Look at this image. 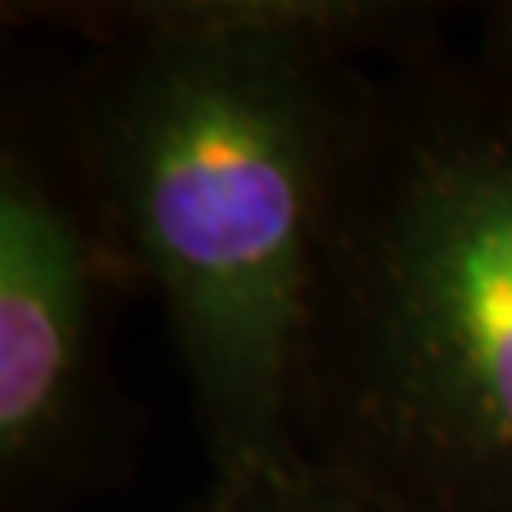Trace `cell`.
<instances>
[{
    "instance_id": "5b68a950",
    "label": "cell",
    "mask_w": 512,
    "mask_h": 512,
    "mask_svg": "<svg viewBox=\"0 0 512 512\" xmlns=\"http://www.w3.org/2000/svg\"><path fill=\"white\" fill-rule=\"evenodd\" d=\"M186 512H384L308 463L289 471L209 478Z\"/></svg>"
},
{
    "instance_id": "7a4b0ae2",
    "label": "cell",
    "mask_w": 512,
    "mask_h": 512,
    "mask_svg": "<svg viewBox=\"0 0 512 512\" xmlns=\"http://www.w3.org/2000/svg\"><path fill=\"white\" fill-rule=\"evenodd\" d=\"M285 38L88 50L73 107L99 198L183 361L209 478L289 471L315 239L372 92Z\"/></svg>"
},
{
    "instance_id": "277c9868",
    "label": "cell",
    "mask_w": 512,
    "mask_h": 512,
    "mask_svg": "<svg viewBox=\"0 0 512 512\" xmlns=\"http://www.w3.org/2000/svg\"><path fill=\"white\" fill-rule=\"evenodd\" d=\"M4 23L50 27L92 50L152 38H285L365 65H403L444 50L448 8L406 0H129L4 4Z\"/></svg>"
},
{
    "instance_id": "8992f818",
    "label": "cell",
    "mask_w": 512,
    "mask_h": 512,
    "mask_svg": "<svg viewBox=\"0 0 512 512\" xmlns=\"http://www.w3.org/2000/svg\"><path fill=\"white\" fill-rule=\"evenodd\" d=\"M478 57L512 73V0L486 4L478 16Z\"/></svg>"
},
{
    "instance_id": "6da1fadb",
    "label": "cell",
    "mask_w": 512,
    "mask_h": 512,
    "mask_svg": "<svg viewBox=\"0 0 512 512\" xmlns=\"http://www.w3.org/2000/svg\"><path fill=\"white\" fill-rule=\"evenodd\" d=\"M300 459L384 512H512V73L372 76L315 239Z\"/></svg>"
},
{
    "instance_id": "3957f363",
    "label": "cell",
    "mask_w": 512,
    "mask_h": 512,
    "mask_svg": "<svg viewBox=\"0 0 512 512\" xmlns=\"http://www.w3.org/2000/svg\"><path fill=\"white\" fill-rule=\"evenodd\" d=\"M141 293L73 107V69L4 61L0 512H76L133 475L137 418L110 334Z\"/></svg>"
}]
</instances>
